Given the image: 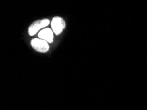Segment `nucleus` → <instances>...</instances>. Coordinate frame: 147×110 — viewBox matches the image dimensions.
<instances>
[{
	"instance_id": "f257e3e1",
	"label": "nucleus",
	"mask_w": 147,
	"mask_h": 110,
	"mask_svg": "<svg viewBox=\"0 0 147 110\" xmlns=\"http://www.w3.org/2000/svg\"><path fill=\"white\" fill-rule=\"evenodd\" d=\"M49 24H50V21L47 19L34 21L28 28V34L30 36H34L40 29L47 26Z\"/></svg>"
},
{
	"instance_id": "f03ea898",
	"label": "nucleus",
	"mask_w": 147,
	"mask_h": 110,
	"mask_svg": "<svg viewBox=\"0 0 147 110\" xmlns=\"http://www.w3.org/2000/svg\"><path fill=\"white\" fill-rule=\"evenodd\" d=\"M51 26L55 34L59 35L65 27V22L61 17H55L51 22Z\"/></svg>"
},
{
	"instance_id": "7ed1b4c3",
	"label": "nucleus",
	"mask_w": 147,
	"mask_h": 110,
	"mask_svg": "<svg viewBox=\"0 0 147 110\" xmlns=\"http://www.w3.org/2000/svg\"><path fill=\"white\" fill-rule=\"evenodd\" d=\"M31 46L35 50L41 53L47 52L49 50L48 42L40 38H34L31 41Z\"/></svg>"
},
{
	"instance_id": "20e7f679",
	"label": "nucleus",
	"mask_w": 147,
	"mask_h": 110,
	"mask_svg": "<svg viewBox=\"0 0 147 110\" xmlns=\"http://www.w3.org/2000/svg\"><path fill=\"white\" fill-rule=\"evenodd\" d=\"M53 32L52 29L49 28L42 29L38 33V37L39 38L46 40L49 43H52L53 38Z\"/></svg>"
}]
</instances>
